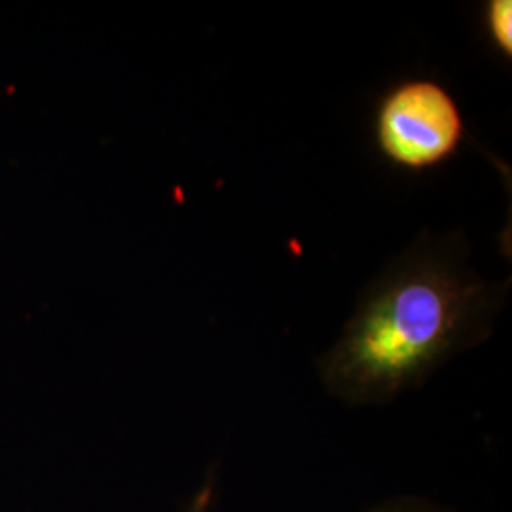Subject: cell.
<instances>
[{"mask_svg":"<svg viewBox=\"0 0 512 512\" xmlns=\"http://www.w3.org/2000/svg\"><path fill=\"white\" fill-rule=\"evenodd\" d=\"M484 27L495 50L507 59L512 57V2L490 0L484 4Z\"/></svg>","mask_w":512,"mask_h":512,"instance_id":"3","label":"cell"},{"mask_svg":"<svg viewBox=\"0 0 512 512\" xmlns=\"http://www.w3.org/2000/svg\"><path fill=\"white\" fill-rule=\"evenodd\" d=\"M215 499V478H209L202 486V490L192 499L186 512H207Z\"/></svg>","mask_w":512,"mask_h":512,"instance_id":"5","label":"cell"},{"mask_svg":"<svg viewBox=\"0 0 512 512\" xmlns=\"http://www.w3.org/2000/svg\"><path fill=\"white\" fill-rule=\"evenodd\" d=\"M469 251L461 232H425L385 264L317 359L334 399L355 408L391 403L492 336L511 279H482Z\"/></svg>","mask_w":512,"mask_h":512,"instance_id":"1","label":"cell"},{"mask_svg":"<svg viewBox=\"0 0 512 512\" xmlns=\"http://www.w3.org/2000/svg\"><path fill=\"white\" fill-rule=\"evenodd\" d=\"M357 512H456L421 495H393Z\"/></svg>","mask_w":512,"mask_h":512,"instance_id":"4","label":"cell"},{"mask_svg":"<svg viewBox=\"0 0 512 512\" xmlns=\"http://www.w3.org/2000/svg\"><path fill=\"white\" fill-rule=\"evenodd\" d=\"M376 143L387 162L421 171L448 162L465 139L456 99L442 84L412 78L385 93L374 116Z\"/></svg>","mask_w":512,"mask_h":512,"instance_id":"2","label":"cell"}]
</instances>
